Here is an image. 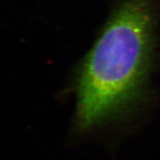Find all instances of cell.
<instances>
[{
	"mask_svg": "<svg viewBox=\"0 0 160 160\" xmlns=\"http://www.w3.org/2000/svg\"><path fill=\"white\" fill-rule=\"evenodd\" d=\"M156 0H118L77 79L76 123L89 130L125 114L144 96L152 67Z\"/></svg>",
	"mask_w": 160,
	"mask_h": 160,
	"instance_id": "cell-1",
	"label": "cell"
}]
</instances>
